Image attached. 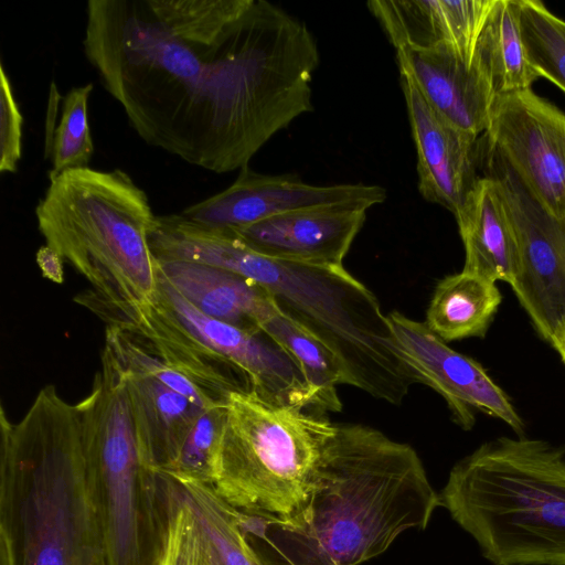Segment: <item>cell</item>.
<instances>
[{
  "instance_id": "obj_5",
  "label": "cell",
  "mask_w": 565,
  "mask_h": 565,
  "mask_svg": "<svg viewBox=\"0 0 565 565\" xmlns=\"http://www.w3.org/2000/svg\"><path fill=\"white\" fill-rule=\"evenodd\" d=\"M440 503L493 565H565V447L499 437L450 470Z\"/></svg>"
},
{
  "instance_id": "obj_30",
  "label": "cell",
  "mask_w": 565,
  "mask_h": 565,
  "mask_svg": "<svg viewBox=\"0 0 565 565\" xmlns=\"http://www.w3.org/2000/svg\"><path fill=\"white\" fill-rule=\"evenodd\" d=\"M561 358H562V360H563V361H564V363H565V353H564Z\"/></svg>"
},
{
  "instance_id": "obj_26",
  "label": "cell",
  "mask_w": 565,
  "mask_h": 565,
  "mask_svg": "<svg viewBox=\"0 0 565 565\" xmlns=\"http://www.w3.org/2000/svg\"><path fill=\"white\" fill-rule=\"evenodd\" d=\"M529 61L540 77L565 93V20L539 0H516Z\"/></svg>"
},
{
  "instance_id": "obj_21",
  "label": "cell",
  "mask_w": 565,
  "mask_h": 565,
  "mask_svg": "<svg viewBox=\"0 0 565 565\" xmlns=\"http://www.w3.org/2000/svg\"><path fill=\"white\" fill-rule=\"evenodd\" d=\"M157 269L199 311L245 330L262 331L276 308L260 285L230 270L180 260H157Z\"/></svg>"
},
{
  "instance_id": "obj_27",
  "label": "cell",
  "mask_w": 565,
  "mask_h": 565,
  "mask_svg": "<svg viewBox=\"0 0 565 565\" xmlns=\"http://www.w3.org/2000/svg\"><path fill=\"white\" fill-rule=\"evenodd\" d=\"M226 412V404L203 409L175 459L162 472L181 481L213 486Z\"/></svg>"
},
{
  "instance_id": "obj_20",
  "label": "cell",
  "mask_w": 565,
  "mask_h": 565,
  "mask_svg": "<svg viewBox=\"0 0 565 565\" xmlns=\"http://www.w3.org/2000/svg\"><path fill=\"white\" fill-rule=\"evenodd\" d=\"M455 218L465 248L462 270L510 285L518 244L500 181L490 174L479 178Z\"/></svg>"
},
{
  "instance_id": "obj_15",
  "label": "cell",
  "mask_w": 565,
  "mask_h": 565,
  "mask_svg": "<svg viewBox=\"0 0 565 565\" xmlns=\"http://www.w3.org/2000/svg\"><path fill=\"white\" fill-rule=\"evenodd\" d=\"M417 153L418 190L454 216L478 181V137L446 120L423 98L413 82L401 75Z\"/></svg>"
},
{
  "instance_id": "obj_29",
  "label": "cell",
  "mask_w": 565,
  "mask_h": 565,
  "mask_svg": "<svg viewBox=\"0 0 565 565\" xmlns=\"http://www.w3.org/2000/svg\"><path fill=\"white\" fill-rule=\"evenodd\" d=\"M36 262L45 278L63 281V259L47 245L42 246L36 253Z\"/></svg>"
},
{
  "instance_id": "obj_17",
  "label": "cell",
  "mask_w": 565,
  "mask_h": 565,
  "mask_svg": "<svg viewBox=\"0 0 565 565\" xmlns=\"http://www.w3.org/2000/svg\"><path fill=\"white\" fill-rule=\"evenodd\" d=\"M396 60L401 75L413 82L435 111L475 137L486 132L497 94L476 61L450 47L399 49Z\"/></svg>"
},
{
  "instance_id": "obj_18",
  "label": "cell",
  "mask_w": 565,
  "mask_h": 565,
  "mask_svg": "<svg viewBox=\"0 0 565 565\" xmlns=\"http://www.w3.org/2000/svg\"><path fill=\"white\" fill-rule=\"evenodd\" d=\"M495 0H372L366 3L396 50L450 47L473 62Z\"/></svg>"
},
{
  "instance_id": "obj_12",
  "label": "cell",
  "mask_w": 565,
  "mask_h": 565,
  "mask_svg": "<svg viewBox=\"0 0 565 565\" xmlns=\"http://www.w3.org/2000/svg\"><path fill=\"white\" fill-rule=\"evenodd\" d=\"M397 350L420 384L436 391L462 429L475 425L473 409L498 418L519 436L524 424L511 401L477 361L450 347L425 322L398 311L387 315Z\"/></svg>"
},
{
  "instance_id": "obj_24",
  "label": "cell",
  "mask_w": 565,
  "mask_h": 565,
  "mask_svg": "<svg viewBox=\"0 0 565 565\" xmlns=\"http://www.w3.org/2000/svg\"><path fill=\"white\" fill-rule=\"evenodd\" d=\"M260 330L275 340L296 362L313 392V409L340 412L337 385H347V374L337 354L320 339L284 316L277 307Z\"/></svg>"
},
{
  "instance_id": "obj_19",
  "label": "cell",
  "mask_w": 565,
  "mask_h": 565,
  "mask_svg": "<svg viewBox=\"0 0 565 565\" xmlns=\"http://www.w3.org/2000/svg\"><path fill=\"white\" fill-rule=\"evenodd\" d=\"M121 369L143 462L152 470L163 471L205 408L192 403L161 375Z\"/></svg>"
},
{
  "instance_id": "obj_2",
  "label": "cell",
  "mask_w": 565,
  "mask_h": 565,
  "mask_svg": "<svg viewBox=\"0 0 565 565\" xmlns=\"http://www.w3.org/2000/svg\"><path fill=\"white\" fill-rule=\"evenodd\" d=\"M0 565H108L86 401L53 384L18 422L0 406Z\"/></svg>"
},
{
  "instance_id": "obj_3",
  "label": "cell",
  "mask_w": 565,
  "mask_h": 565,
  "mask_svg": "<svg viewBox=\"0 0 565 565\" xmlns=\"http://www.w3.org/2000/svg\"><path fill=\"white\" fill-rule=\"evenodd\" d=\"M440 497L413 447L361 424H335L311 494L287 521H269L285 565H360L408 529L424 530Z\"/></svg>"
},
{
  "instance_id": "obj_4",
  "label": "cell",
  "mask_w": 565,
  "mask_h": 565,
  "mask_svg": "<svg viewBox=\"0 0 565 565\" xmlns=\"http://www.w3.org/2000/svg\"><path fill=\"white\" fill-rule=\"evenodd\" d=\"M175 252L181 260L230 270L260 285L284 316L337 354L347 385L399 405L420 383L402 359L377 298L343 266L271 258L231 231L194 222L181 230Z\"/></svg>"
},
{
  "instance_id": "obj_10",
  "label": "cell",
  "mask_w": 565,
  "mask_h": 565,
  "mask_svg": "<svg viewBox=\"0 0 565 565\" xmlns=\"http://www.w3.org/2000/svg\"><path fill=\"white\" fill-rule=\"evenodd\" d=\"M490 175L504 191L514 225L518 257L510 286L537 333L565 353V218L545 212L490 150Z\"/></svg>"
},
{
  "instance_id": "obj_8",
  "label": "cell",
  "mask_w": 565,
  "mask_h": 565,
  "mask_svg": "<svg viewBox=\"0 0 565 565\" xmlns=\"http://www.w3.org/2000/svg\"><path fill=\"white\" fill-rule=\"evenodd\" d=\"M216 458V492L234 508L269 521L296 516L311 494L335 423L233 392Z\"/></svg>"
},
{
  "instance_id": "obj_22",
  "label": "cell",
  "mask_w": 565,
  "mask_h": 565,
  "mask_svg": "<svg viewBox=\"0 0 565 565\" xmlns=\"http://www.w3.org/2000/svg\"><path fill=\"white\" fill-rule=\"evenodd\" d=\"M501 300L495 281L462 270L437 284L425 323L445 342L483 338Z\"/></svg>"
},
{
  "instance_id": "obj_13",
  "label": "cell",
  "mask_w": 565,
  "mask_h": 565,
  "mask_svg": "<svg viewBox=\"0 0 565 565\" xmlns=\"http://www.w3.org/2000/svg\"><path fill=\"white\" fill-rule=\"evenodd\" d=\"M385 199L386 191L380 185H313L297 174H263L247 166L228 188L188 206L181 214L209 227L235 231L296 210L354 207L367 211Z\"/></svg>"
},
{
  "instance_id": "obj_6",
  "label": "cell",
  "mask_w": 565,
  "mask_h": 565,
  "mask_svg": "<svg viewBox=\"0 0 565 565\" xmlns=\"http://www.w3.org/2000/svg\"><path fill=\"white\" fill-rule=\"evenodd\" d=\"M35 216L45 245L90 285L75 301L135 310L152 300L158 270L149 232L157 215L128 173L50 170Z\"/></svg>"
},
{
  "instance_id": "obj_1",
  "label": "cell",
  "mask_w": 565,
  "mask_h": 565,
  "mask_svg": "<svg viewBox=\"0 0 565 565\" xmlns=\"http://www.w3.org/2000/svg\"><path fill=\"white\" fill-rule=\"evenodd\" d=\"M83 47L146 143L215 173L313 109L316 40L265 0H89Z\"/></svg>"
},
{
  "instance_id": "obj_7",
  "label": "cell",
  "mask_w": 565,
  "mask_h": 565,
  "mask_svg": "<svg viewBox=\"0 0 565 565\" xmlns=\"http://www.w3.org/2000/svg\"><path fill=\"white\" fill-rule=\"evenodd\" d=\"M158 270V269H157ZM106 326L137 337L168 366L218 403L233 392L305 408L311 390L291 356L264 331L210 318L186 301L158 271L152 300L135 310L102 303L87 307Z\"/></svg>"
},
{
  "instance_id": "obj_11",
  "label": "cell",
  "mask_w": 565,
  "mask_h": 565,
  "mask_svg": "<svg viewBox=\"0 0 565 565\" xmlns=\"http://www.w3.org/2000/svg\"><path fill=\"white\" fill-rule=\"evenodd\" d=\"M487 147L550 215L565 218V113L531 88L495 95Z\"/></svg>"
},
{
  "instance_id": "obj_14",
  "label": "cell",
  "mask_w": 565,
  "mask_h": 565,
  "mask_svg": "<svg viewBox=\"0 0 565 565\" xmlns=\"http://www.w3.org/2000/svg\"><path fill=\"white\" fill-rule=\"evenodd\" d=\"M168 501L163 565H267L238 523V509L211 484L161 472Z\"/></svg>"
},
{
  "instance_id": "obj_25",
  "label": "cell",
  "mask_w": 565,
  "mask_h": 565,
  "mask_svg": "<svg viewBox=\"0 0 565 565\" xmlns=\"http://www.w3.org/2000/svg\"><path fill=\"white\" fill-rule=\"evenodd\" d=\"M93 84L73 87L61 96L51 83L45 120L44 157L51 171L88 168L94 145L88 121V99Z\"/></svg>"
},
{
  "instance_id": "obj_16",
  "label": "cell",
  "mask_w": 565,
  "mask_h": 565,
  "mask_svg": "<svg viewBox=\"0 0 565 565\" xmlns=\"http://www.w3.org/2000/svg\"><path fill=\"white\" fill-rule=\"evenodd\" d=\"M366 210L318 207L296 210L231 231L265 256L321 266H342Z\"/></svg>"
},
{
  "instance_id": "obj_23",
  "label": "cell",
  "mask_w": 565,
  "mask_h": 565,
  "mask_svg": "<svg viewBox=\"0 0 565 565\" xmlns=\"http://www.w3.org/2000/svg\"><path fill=\"white\" fill-rule=\"evenodd\" d=\"M475 61L497 95L529 89L540 77L526 54L516 0H495L479 36Z\"/></svg>"
},
{
  "instance_id": "obj_28",
  "label": "cell",
  "mask_w": 565,
  "mask_h": 565,
  "mask_svg": "<svg viewBox=\"0 0 565 565\" xmlns=\"http://www.w3.org/2000/svg\"><path fill=\"white\" fill-rule=\"evenodd\" d=\"M23 117L9 75L0 66V172L15 173L22 154Z\"/></svg>"
},
{
  "instance_id": "obj_9",
  "label": "cell",
  "mask_w": 565,
  "mask_h": 565,
  "mask_svg": "<svg viewBox=\"0 0 565 565\" xmlns=\"http://www.w3.org/2000/svg\"><path fill=\"white\" fill-rule=\"evenodd\" d=\"M85 401L108 565H163L169 516L162 473L143 462L124 371L106 344Z\"/></svg>"
}]
</instances>
